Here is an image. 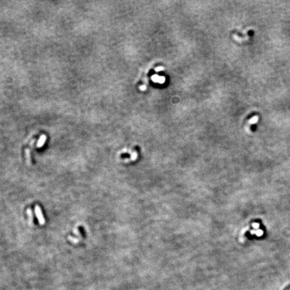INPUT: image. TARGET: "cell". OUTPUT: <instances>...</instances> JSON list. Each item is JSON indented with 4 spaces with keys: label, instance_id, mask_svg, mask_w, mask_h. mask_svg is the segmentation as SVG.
I'll use <instances>...</instances> for the list:
<instances>
[{
    "label": "cell",
    "instance_id": "6",
    "mask_svg": "<svg viewBox=\"0 0 290 290\" xmlns=\"http://www.w3.org/2000/svg\"><path fill=\"white\" fill-rule=\"evenodd\" d=\"M73 232H74V234H76V235H77V236H79V237H81V235L80 233H79V231L78 229H77V228H76V229H74V231H73Z\"/></svg>",
    "mask_w": 290,
    "mask_h": 290
},
{
    "label": "cell",
    "instance_id": "2",
    "mask_svg": "<svg viewBox=\"0 0 290 290\" xmlns=\"http://www.w3.org/2000/svg\"><path fill=\"white\" fill-rule=\"evenodd\" d=\"M47 141V136L45 135H42L40 137L39 141L37 143V147L38 148H41L42 146L45 143V142Z\"/></svg>",
    "mask_w": 290,
    "mask_h": 290
},
{
    "label": "cell",
    "instance_id": "4",
    "mask_svg": "<svg viewBox=\"0 0 290 290\" xmlns=\"http://www.w3.org/2000/svg\"><path fill=\"white\" fill-rule=\"evenodd\" d=\"M68 239L70 240L71 242H72L73 243H74V244H77L79 243V240L78 239H75L74 237H72V236H68Z\"/></svg>",
    "mask_w": 290,
    "mask_h": 290
},
{
    "label": "cell",
    "instance_id": "5",
    "mask_svg": "<svg viewBox=\"0 0 290 290\" xmlns=\"http://www.w3.org/2000/svg\"><path fill=\"white\" fill-rule=\"evenodd\" d=\"M27 213L28 214V216H29L30 218V222H33V216H32V212L30 209H28L27 210Z\"/></svg>",
    "mask_w": 290,
    "mask_h": 290
},
{
    "label": "cell",
    "instance_id": "3",
    "mask_svg": "<svg viewBox=\"0 0 290 290\" xmlns=\"http://www.w3.org/2000/svg\"><path fill=\"white\" fill-rule=\"evenodd\" d=\"M25 153H26V160L28 161V164H30V161H31V157H30V150L28 149L25 150Z\"/></svg>",
    "mask_w": 290,
    "mask_h": 290
},
{
    "label": "cell",
    "instance_id": "1",
    "mask_svg": "<svg viewBox=\"0 0 290 290\" xmlns=\"http://www.w3.org/2000/svg\"><path fill=\"white\" fill-rule=\"evenodd\" d=\"M35 214L36 216V218H37L38 220V222L40 225H43V224H44V223H45V220H44V218L42 215L41 208H40L38 206H35Z\"/></svg>",
    "mask_w": 290,
    "mask_h": 290
}]
</instances>
